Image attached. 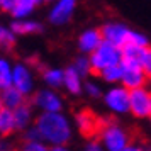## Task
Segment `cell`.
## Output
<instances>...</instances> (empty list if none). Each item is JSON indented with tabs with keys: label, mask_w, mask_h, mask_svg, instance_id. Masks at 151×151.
<instances>
[{
	"label": "cell",
	"mask_w": 151,
	"mask_h": 151,
	"mask_svg": "<svg viewBox=\"0 0 151 151\" xmlns=\"http://www.w3.org/2000/svg\"><path fill=\"white\" fill-rule=\"evenodd\" d=\"M32 126L46 146L66 144L73 134L71 121L63 112H42L34 117Z\"/></svg>",
	"instance_id": "6da1fadb"
},
{
	"label": "cell",
	"mask_w": 151,
	"mask_h": 151,
	"mask_svg": "<svg viewBox=\"0 0 151 151\" xmlns=\"http://www.w3.org/2000/svg\"><path fill=\"white\" fill-rule=\"evenodd\" d=\"M97 139L105 151H122L126 146H129L134 141V136L116 119L100 117V127L97 132Z\"/></svg>",
	"instance_id": "7a4b0ae2"
},
{
	"label": "cell",
	"mask_w": 151,
	"mask_h": 151,
	"mask_svg": "<svg viewBox=\"0 0 151 151\" xmlns=\"http://www.w3.org/2000/svg\"><path fill=\"white\" fill-rule=\"evenodd\" d=\"M88 61H90V66H92V73L99 75L102 70L109 68V66L121 65L122 53H121V48H116L109 42L102 41L99 44V48L92 55H88Z\"/></svg>",
	"instance_id": "3957f363"
},
{
	"label": "cell",
	"mask_w": 151,
	"mask_h": 151,
	"mask_svg": "<svg viewBox=\"0 0 151 151\" xmlns=\"http://www.w3.org/2000/svg\"><path fill=\"white\" fill-rule=\"evenodd\" d=\"M32 109L42 112H61L63 110V99L61 95L51 88H39L34 90L32 95L27 99Z\"/></svg>",
	"instance_id": "277c9868"
},
{
	"label": "cell",
	"mask_w": 151,
	"mask_h": 151,
	"mask_svg": "<svg viewBox=\"0 0 151 151\" xmlns=\"http://www.w3.org/2000/svg\"><path fill=\"white\" fill-rule=\"evenodd\" d=\"M12 87L19 90L24 97H31L36 90V80L32 68L27 63H15L12 65Z\"/></svg>",
	"instance_id": "5b68a950"
},
{
	"label": "cell",
	"mask_w": 151,
	"mask_h": 151,
	"mask_svg": "<svg viewBox=\"0 0 151 151\" xmlns=\"http://www.w3.org/2000/svg\"><path fill=\"white\" fill-rule=\"evenodd\" d=\"M121 87L126 88L127 92L137 88H144L150 80V73H146L143 68L129 63H121Z\"/></svg>",
	"instance_id": "8992f818"
},
{
	"label": "cell",
	"mask_w": 151,
	"mask_h": 151,
	"mask_svg": "<svg viewBox=\"0 0 151 151\" xmlns=\"http://www.w3.org/2000/svg\"><path fill=\"white\" fill-rule=\"evenodd\" d=\"M129 114L136 119L151 117V92L148 87L129 92Z\"/></svg>",
	"instance_id": "52a82bcc"
},
{
	"label": "cell",
	"mask_w": 151,
	"mask_h": 151,
	"mask_svg": "<svg viewBox=\"0 0 151 151\" xmlns=\"http://www.w3.org/2000/svg\"><path fill=\"white\" fill-rule=\"evenodd\" d=\"M75 126L76 129L80 131V134L88 139H93L97 137V132H99V127H100V117L95 116L93 112L87 107L83 109H78L75 112Z\"/></svg>",
	"instance_id": "ba28073f"
},
{
	"label": "cell",
	"mask_w": 151,
	"mask_h": 151,
	"mask_svg": "<svg viewBox=\"0 0 151 151\" xmlns=\"http://www.w3.org/2000/svg\"><path fill=\"white\" fill-rule=\"evenodd\" d=\"M102 97L107 109L112 110L114 114H127L129 112V92L122 88L121 85L110 87Z\"/></svg>",
	"instance_id": "9c48e42d"
},
{
	"label": "cell",
	"mask_w": 151,
	"mask_h": 151,
	"mask_svg": "<svg viewBox=\"0 0 151 151\" xmlns=\"http://www.w3.org/2000/svg\"><path fill=\"white\" fill-rule=\"evenodd\" d=\"M122 53V61L121 63H129V65H136L139 68H143L146 73H151V49L148 48H136V46H129L126 44L121 48Z\"/></svg>",
	"instance_id": "30bf717a"
},
{
	"label": "cell",
	"mask_w": 151,
	"mask_h": 151,
	"mask_svg": "<svg viewBox=\"0 0 151 151\" xmlns=\"http://www.w3.org/2000/svg\"><path fill=\"white\" fill-rule=\"evenodd\" d=\"M100 32V37L102 41L109 42L116 48H122L126 44V39H127V34H129V27L122 24V22H105L102 27L99 29Z\"/></svg>",
	"instance_id": "8fae6325"
},
{
	"label": "cell",
	"mask_w": 151,
	"mask_h": 151,
	"mask_svg": "<svg viewBox=\"0 0 151 151\" xmlns=\"http://www.w3.org/2000/svg\"><path fill=\"white\" fill-rule=\"evenodd\" d=\"M78 0H56L48 14V21L53 26H65L71 21Z\"/></svg>",
	"instance_id": "7c38bea8"
},
{
	"label": "cell",
	"mask_w": 151,
	"mask_h": 151,
	"mask_svg": "<svg viewBox=\"0 0 151 151\" xmlns=\"http://www.w3.org/2000/svg\"><path fill=\"white\" fill-rule=\"evenodd\" d=\"M100 42H102V37H100L99 29L88 27V29H85L82 34L78 36V39H76V46H78V49L82 51V55L88 56L99 48Z\"/></svg>",
	"instance_id": "4fadbf2b"
},
{
	"label": "cell",
	"mask_w": 151,
	"mask_h": 151,
	"mask_svg": "<svg viewBox=\"0 0 151 151\" xmlns=\"http://www.w3.org/2000/svg\"><path fill=\"white\" fill-rule=\"evenodd\" d=\"M12 117H14V124H15V132H24L27 127H31L36 116L29 100L26 104H22L21 107H17L15 110H12Z\"/></svg>",
	"instance_id": "5bb4252c"
},
{
	"label": "cell",
	"mask_w": 151,
	"mask_h": 151,
	"mask_svg": "<svg viewBox=\"0 0 151 151\" xmlns=\"http://www.w3.org/2000/svg\"><path fill=\"white\" fill-rule=\"evenodd\" d=\"M0 100H2V107L7 110H15L17 107H21L22 104L27 102V97H24L19 92L15 90L12 85L7 87V88L0 90Z\"/></svg>",
	"instance_id": "9a60e30c"
},
{
	"label": "cell",
	"mask_w": 151,
	"mask_h": 151,
	"mask_svg": "<svg viewBox=\"0 0 151 151\" xmlns=\"http://www.w3.org/2000/svg\"><path fill=\"white\" fill-rule=\"evenodd\" d=\"M9 29L14 32L15 36H31V34H39L42 32V24L37 21H31V19H19V21H12Z\"/></svg>",
	"instance_id": "2e32d148"
},
{
	"label": "cell",
	"mask_w": 151,
	"mask_h": 151,
	"mask_svg": "<svg viewBox=\"0 0 151 151\" xmlns=\"http://www.w3.org/2000/svg\"><path fill=\"white\" fill-rule=\"evenodd\" d=\"M63 87H65L66 92L71 93V95H80V93H82L83 78L73 70L71 65H70L68 68L63 70Z\"/></svg>",
	"instance_id": "e0dca14e"
},
{
	"label": "cell",
	"mask_w": 151,
	"mask_h": 151,
	"mask_svg": "<svg viewBox=\"0 0 151 151\" xmlns=\"http://www.w3.org/2000/svg\"><path fill=\"white\" fill-rule=\"evenodd\" d=\"M42 76V82L46 83L48 87L46 88L56 90V88H61L63 87V70L61 68H42L41 71Z\"/></svg>",
	"instance_id": "ac0fdd59"
},
{
	"label": "cell",
	"mask_w": 151,
	"mask_h": 151,
	"mask_svg": "<svg viewBox=\"0 0 151 151\" xmlns=\"http://www.w3.org/2000/svg\"><path fill=\"white\" fill-rule=\"evenodd\" d=\"M41 4V0H19L15 9L10 12V15L14 17V21H19V19H26L34 12V9Z\"/></svg>",
	"instance_id": "d6986e66"
},
{
	"label": "cell",
	"mask_w": 151,
	"mask_h": 151,
	"mask_svg": "<svg viewBox=\"0 0 151 151\" xmlns=\"http://www.w3.org/2000/svg\"><path fill=\"white\" fill-rule=\"evenodd\" d=\"M15 132V124L12 117V110H0V137H10Z\"/></svg>",
	"instance_id": "ffe728a7"
},
{
	"label": "cell",
	"mask_w": 151,
	"mask_h": 151,
	"mask_svg": "<svg viewBox=\"0 0 151 151\" xmlns=\"http://www.w3.org/2000/svg\"><path fill=\"white\" fill-rule=\"evenodd\" d=\"M15 42H17V36L7 26L0 24V51L2 53H10L15 48Z\"/></svg>",
	"instance_id": "44dd1931"
},
{
	"label": "cell",
	"mask_w": 151,
	"mask_h": 151,
	"mask_svg": "<svg viewBox=\"0 0 151 151\" xmlns=\"http://www.w3.org/2000/svg\"><path fill=\"white\" fill-rule=\"evenodd\" d=\"M12 85V63L5 56H0V90Z\"/></svg>",
	"instance_id": "7402d4cb"
},
{
	"label": "cell",
	"mask_w": 151,
	"mask_h": 151,
	"mask_svg": "<svg viewBox=\"0 0 151 151\" xmlns=\"http://www.w3.org/2000/svg\"><path fill=\"white\" fill-rule=\"evenodd\" d=\"M121 73H122L121 65H116V66H109V68L102 70L99 76L102 78V82L109 83V85H117V83H121Z\"/></svg>",
	"instance_id": "603a6c76"
},
{
	"label": "cell",
	"mask_w": 151,
	"mask_h": 151,
	"mask_svg": "<svg viewBox=\"0 0 151 151\" xmlns=\"http://www.w3.org/2000/svg\"><path fill=\"white\" fill-rule=\"evenodd\" d=\"M126 44L136 46V48H148V46H150V39H148V36H144L143 32L129 29V34H127ZM126 44H124V46H126Z\"/></svg>",
	"instance_id": "cb8c5ba5"
},
{
	"label": "cell",
	"mask_w": 151,
	"mask_h": 151,
	"mask_svg": "<svg viewBox=\"0 0 151 151\" xmlns=\"http://www.w3.org/2000/svg\"><path fill=\"white\" fill-rule=\"evenodd\" d=\"M73 70H75L78 75L85 78V76L92 75V66H90V61H88V56L85 55H80L78 58H75V61H73Z\"/></svg>",
	"instance_id": "d4e9b609"
},
{
	"label": "cell",
	"mask_w": 151,
	"mask_h": 151,
	"mask_svg": "<svg viewBox=\"0 0 151 151\" xmlns=\"http://www.w3.org/2000/svg\"><path fill=\"white\" fill-rule=\"evenodd\" d=\"M82 92H85V93H87L90 99H100V97L104 95V92H102V88H100V85H99L97 82H92V80H88V82L83 83Z\"/></svg>",
	"instance_id": "484cf974"
},
{
	"label": "cell",
	"mask_w": 151,
	"mask_h": 151,
	"mask_svg": "<svg viewBox=\"0 0 151 151\" xmlns=\"http://www.w3.org/2000/svg\"><path fill=\"white\" fill-rule=\"evenodd\" d=\"M17 151H49V146L42 141H22L21 146H17Z\"/></svg>",
	"instance_id": "4316f807"
},
{
	"label": "cell",
	"mask_w": 151,
	"mask_h": 151,
	"mask_svg": "<svg viewBox=\"0 0 151 151\" xmlns=\"http://www.w3.org/2000/svg\"><path fill=\"white\" fill-rule=\"evenodd\" d=\"M122 151H150V146L144 143L143 139H139V141H132L129 146H126Z\"/></svg>",
	"instance_id": "83f0119b"
},
{
	"label": "cell",
	"mask_w": 151,
	"mask_h": 151,
	"mask_svg": "<svg viewBox=\"0 0 151 151\" xmlns=\"http://www.w3.org/2000/svg\"><path fill=\"white\" fill-rule=\"evenodd\" d=\"M22 139H24V141H41V139H39V134H37V131L34 129V126L27 127V129L22 132Z\"/></svg>",
	"instance_id": "f1b7e54d"
},
{
	"label": "cell",
	"mask_w": 151,
	"mask_h": 151,
	"mask_svg": "<svg viewBox=\"0 0 151 151\" xmlns=\"http://www.w3.org/2000/svg\"><path fill=\"white\" fill-rule=\"evenodd\" d=\"M83 151H105V150L102 148V144L99 143V139H97V137H93V139H88V141H87V144H85Z\"/></svg>",
	"instance_id": "f546056e"
},
{
	"label": "cell",
	"mask_w": 151,
	"mask_h": 151,
	"mask_svg": "<svg viewBox=\"0 0 151 151\" xmlns=\"http://www.w3.org/2000/svg\"><path fill=\"white\" fill-rule=\"evenodd\" d=\"M0 151H17V144L9 137H0Z\"/></svg>",
	"instance_id": "4dcf8cb0"
},
{
	"label": "cell",
	"mask_w": 151,
	"mask_h": 151,
	"mask_svg": "<svg viewBox=\"0 0 151 151\" xmlns=\"http://www.w3.org/2000/svg\"><path fill=\"white\" fill-rule=\"evenodd\" d=\"M17 2H19V0H0V10H4V12L10 14V12L15 9Z\"/></svg>",
	"instance_id": "1f68e13d"
},
{
	"label": "cell",
	"mask_w": 151,
	"mask_h": 151,
	"mask_svg": "<svg viewBox=\"0 0 151 151\" xmlns=\"http://www.w3.org/2000/svg\"><path fill=\"white\" fill-rule=\"evenodd\" d=\"M49 151H71V150L66 144H61V146H49Z\"/></svg>",
	"instance_id": "d6a6232c"
},
{
	"label": "cell",
	"mask_w": 151,
	"mask_h": 151,
	"mask_svg": "<svg viewBox=\"0 0 151 151\" xmlns=\"http://www.w3.org/2000/svg\"><path fill=\"white\" fill-rule=\"evenodd\" d=\"M41 2H44V4H55L56 0H41Z\"/></svg>",
	"instance_id": "836d02e7"
},
{
	"label": "cell",
	"mask_w": 151,
	"mask_h": 151,
	"mask_svg": "<svg viewBox=\"0 0 151 151\" xmlns=\"http://www.w3.org/2000/svg\"><path fill=\"white\" fill-rule=\"evenodd\" d=\"M2 109H4V107H2V100H0V110H2Z\"/></svg>",
	"instance_id": "e575fe53"
}]
</instances>
